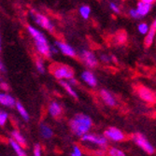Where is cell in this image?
<instances>
[{"label":"cell","mask_w":156,"mask_h":156,"mask_svg":"<svg viewBox=\"0 0 156 156\" xmlns=\"http://www.w3.org/2000/svg\"><path fill=\"white\" fill-rule=\"evenodd\" d=\"M16 108H17V110L20 113V115L22 116V118L24 121H29V114H28V112L26 111L24 107L20 102H16Z\"/></svg>","instance_id":"obj_22"},{"label":"cell","mask_w":156,"mask_h":156,"mask_svg":"<svg viewBox=\"0 0 156 156\" xmlns=\"http://www.w3.org/2000/svg\"><path fill=\"white\" fill-rule=\"evenodd\" d=\"M136 92L137 95L142 99L143 101L149 104L156 103V94L151 89L143 86V85H139V86L136 88Z\"/></svg>","instance_id":"obj_7"},{"label":"cell","mask_w":156,"mask_h":156,"mask_svg":"<svg viewBox=\"0 0 156 156\" xmlns=\"http://www.w3.org/2000/svg\"><path fill=\"white\" fill-rule=\"evenodd\" d=\"M129 15L132 17V18H134V19H136V20H140L141 17L139 14H138V12H137V10L136 9H130L129 10Z\"/></svg>","instance_id":"obj_30"},{"label":"cell","mask_w":156,"mask_h":156,"mask_svg":"<svg viewBox=\"0 0 156 156\" xmlns=\"http://www.w3.org/2000/svg\"><path fill=\"white\" fill-rule=\"evenodd\" d=\"M51 51H52L53 53H57V52H58V50L56 49V48H54L53 46H51Z\"/></svg>","instance_id":"obj_38"},{"label":"cell","mask_w":156,"mask_h":156,"mask_svg":"<svg viewBox=\"0 0 156 156\" xmlns=\"http://www.w3.org/2000/svg\"><path fill=\"white\" fill-rule=\"evenodd\" d=\"M0 51H1V37H0Z\"/></svg>","instance_id":"obj_40"},{"label":"cell","mask_w":156,"mask_h":156,"mask_svg":"<svg viewBox=\"0 0 156 156\" xmlns=\"http://www.w3.org/2000/svg\"><path fill=\"white\" fill-rule=\"evenodd\" d=\"M100 60L105 63V64H108L111 62V55H108V54H101L100 55Z\"/></svg>","instance_id":"obj_31"},{"label":"cell","mask_w":156,"mask_h":156,"mask_svg":"<svg viewBox=\"0 0 156 156\" xmlns=\"http://www.w3.org/2000/svg\"><path fill=\"white\" fill-rule=\"evenodd\" d=\"M80 57L81 62L86 66L90 69H94L98 66V60L94 52L87 51V50H82L80 52Z\"/></svg>","instance_id":"obj_5"},{"label":"cell","mask_w":156,"mask_h":156,"mask_svg":"<svg viewBox=\"0 0 156 156\" xmlns=\"http://www.w3.org/2000/svg\"><path fill=\"white\" fill-rule=\"evenodd\" d=\"M35 44H36V48H37V51L40 54H42L47 58L51 57V48L49 46V43H42V42L35 41Z\"/></svg>","instance_id":"obj_14"},{"label":"cell","mask_w":156,"mask_h":156,"mask_svg":"<svg viewBox=\"0 0 156 156\" xmlns=\"http://www.w3.org/2000/svg\"><path fill=\"white\" fill-rule=\"evenodd\" d=\"M139 1H142V2H145V3H149V4H153L156 0H139Z\"/></svg>","instance_id":"obj_36"},{"label":"cell","mask_w":156,"mask_h":156,"mask_svg":"<svg viewBox=\"0 0 156 156\" xmlns=\"http://www.w3.org/2000/svg\"><path fill=\"white\" fill-rule=\"evenodd\" d=\"M34 156H41V146L39 144H37L34 147Z\"/></svg>","instance_id":"obj_33"},{"label":"cell","mask_w":156,"mask_h":156,"mask_svg":"<svg viewBox=\"0 0 156 156\" xmlns=\"http://www.w3.org/2000/svg\"><path fill=\"white\" fill-rule=\"evenodd\" d=\"M109 8L111 9V10H112L113 12L116 13V14H119V13L121 12V10H120L119 7H118L115 3H113V2H111V3L109 4Z\"/></svg>","instance_id":"obj_32"},{"label":"cell","mask_w":156,"mask_h":156,"mask_svg":"<svg viewBox=\"0 0 156 156\" xmlns=\"http://www.w3.org/2000/svg\"><path fill=\"white\" fill-rule=\"evenodd\" d=\"M116 40H117V43H119V44H124L127 40V35L123 31L120 32L116 36Z\"/></svg>","instance_id":"obj_27"},{"label":"cell","mask_w":156,"mask_h":156,"mask_svg":"<svg viewBox=\"0 0 156 156\" xmlns=\"http://www.w3.org/2000/svg\"><path fill=\"white\" fill-rule=\"evenodd\" d=\"M80 140L82 142H88V143H93L99 148H101L102 150H106L108 148V139L105 136H100V135H96L93 133H87L83 135L80 137Z\"/></svg>","instance_id":"obj_3"},{"label":"cell","mask_w":156,"mask_h":156,"mask_svg":"<svg viewBox=\"0 0 156 156\" xmlns=\"http://www.w3.org/2000/svg\"><path fill=\"white\" fill-rule=\"evenodd\" d=\"M81 79L85 83L89 85L92 88H94L97 86V79L90 70H85V71H83L81 73Z\"/></svg>","instance_id":"obj_11"},{"label":"cell","mask_w":156,"mask_h":156,"mask_svg":"<svg viewBox=\"0 0 156 156\" xmlns=\"http://www.w3.org/2000/svg\"><path fill=\"white\" fill-rule=\"evenodd\" d=\"M137 29H138V32H139L140 34H142V35H147V33H148L149 30H150V27H149V25H148L147 23H141L138 24Z\"/></svg>","instance_id":"obj_26"},{"label":"cell","mask_w":156,"mask_h":156,"mask_svg":"<svg viewBox=\"0 0 156 156\" xmlns=\"http://www.w3.org/2000/svg\"><path fill=\"white\" fill-rule=\"evenodd\" d=\"M132 140L140 148L142 149L148 154H153L155 150L153 146L150 143V141L146 138L144 135L141 133H136L132 135Z\"/></svg>","instance_id":"obj_4"},{"label":"cell","mask_w":156,"mask_h":156,"mask_svg":"<svg viewBox=\"0 0 156 156\" xmlns=\"http://www.w3.org/2000/svg\"><path fill=\"white\" fill-rule=\"evenodd\" d=\"M155 36H156V28L151 26L150 30L147 33V36L145 37V40H144V45H145L146 48H150L152 45Z\"/></svg>","instance_id":"obj_17"},{"label":"cell","mask_w":156,"mask_h":156,"mask_svg":"<svg viewBox=\"0 0 156 156\" xmlns=\"http://www.w3.org/2000/svg\"><path fill=\"white\" fill-rule=\"evenodd\" d=\"M99 94H100V97L103 100V102L110 108H114L117 106V100L115 96L113 95L109 91L106 90V89H101L100 92H99Z\"/></svg>","instance_id":"obj_9"},{"label":"cell","mask_w":156,"mask_h":156,"mask_svg":"<svg viewBox=\"0 0 156 156\" xmlns=\"http://www.w3.org/2000/svg\"><path fill=\"white\" fill-rule=\"evenodd\" d=\"M80 14L84 20H88L91 14V8L87 5H83L80 8Z\"/></svg>","instance_id":"obj_23"},{"label":"cell","mask_w":156,"mask_h":156,"mask_svg":"<svg viewBox=\"0 0 156 156\" xmlns=\"http://www.w3.org/2000/svg\"><path fill=\"white\" fill-rule=\"evenodd\" d=\"M39 129H40V134H41V136H43L44 138L50 139V138L52 137V136H53V131L51 130V127H50L48 124H46V123H41Z\"/></svg>","instance_id":"obj_19"},{"label":"cell","mask_w":156,"mask_h":156,"mask_svg":"<svg viewBox=\"0 0 156 156\" xmlns=\"http://www.w3.org/2000/svg\"><path fill=\"white\" fill-rule=\"evenodd\" d=\"M0 88H1L2 90H5V91L9 90V86H8V84L6 82H2L1 84H0Z\"/></svg>","instance_id":"obj_35"},{"label":"cell","mask_w":156,"mask_h":156,"mask_svg":"<svg viewBox=\"0 0 156 156\" xmlns=\"http://www.w3.org/2000/svg\"><path fill=\"white\" fill-rule=\"evenodd\" d=\"M55 45L57 46L60 51L66 56H69V57H77V52L76 51L66 43H65V42L63 41H55Z\"/></svg>","instance_id":"obj_10"},{"label":"cell","mask_w":156,"mask_h":156,"mask_svg":"<svg viewBox=\"0 0 156 156\" xmlns=\"http://www.w3.org/2000/svg\"><path fill=\"white\" fill-rule=\"evenodd\" d=\"M71 156H82V151L79 146H77V145L73 146V151L71 152Z\"/></svg>","instance_id":"obj_29"},{"label":"cell","mask_w":156,"mask_h":156,"mask_svg":"<svg viewBox=\"0 0 156 156\" xmlns=\"http://www.w3.org/2000/svg\"><path fill=\"white\" fill-rule=\"evenodd\" d=\"M0 71H2V72H5V71H6L5 66H4V65L2 64L1 61H0Z\"/></svg>","instance_id":"obj_37"},{"label":"cell","mask_w":156,"mask_h":156,"mask_svg":"<svg viewBox=\"0 0 156 156\" xmlns=\"http://www.w3.org/2000/svg\"><path fill=\"white\" fill-rule=\"evenodd\" d=\"M49 113L52 118L58 119L63 114V108L58 102L51 101L49 105Z\"/></svg>","instance_id":"obj_12"},{"label":"cell","mask_w":156,"mask_h":156,"mask_svg":"<svg viewBox=\"0 0 156 156\" xmlns=\"http://www.w3.org/2000/svg\"><path fill=\"white\" fill-rule=\"evenodd\" d=\"M36 66H37V71L39 73L43 74L45 72L44 64H43V61L41 60V58H39V57L36 58Z\"/></svg>","instance_id":"obj_25"},{"label":"cell","mask_w":156,"mask_h":156,"mask_svg":"<svg viewBox=\"0 0 156 156\" xmlns=\"http://www.w3.org/2000/svg\"><path fill=\"white\" fill-rule=\"evenodd\" d=\"M69 127L75 136L81 137L83 135L89 133L92 129L93 120L86 114L78 113L69 121Z\"/></svg>","instance_id":"obj_1"},{"label":"cell","mask_w":156,"mask_h":156,"mask_svg":"<svg viewBox=\"0 0 156 156\" xmlns=\"http://www.w3.org/2000/svg\"><path fill=\"white\" fill-rule=\"evenodd\" d=\"M104 136L111 141H114V142H122L126 139V135L120 129H118L117 127L114 126H110L108 129L105 130Z\"/></svg>","instance_id":"obj_6"},{"label":"cell","mask_w":156,"mask_h":156,"mask_svg":"<svg viewBox=\"0 0 156 156\" xmlns=\"http://www.w3.org/2000/svg\"><path fill=\"white\" fill-rule=\"evenodd\" d=\"M151 9H152V4L145 3V2H142V1H138L136 9L137 10L139 15L143 18L151 10Z\"/></svg>","instance_id":"obj_15"},{"label":"cell","mask_w":156,"mask_h":156,"mask_svg":"<svg viewBox=\"0 0 156 156\" xmlns=\"http://www.w3.org/2000/svg\"><path fill=\"white\" fill-rule=\"evenodd\" d=\"M0 104L5 107H8V108L16 107L15 99L7 94H0Z\"/></svg>","instance_id":"obj_16"},{"label":"cell","mask_w":156,"mask_h":156,"mask_svg":"<svg viewBox=\"0 0 156 156\" xmlns=\"http://www.w3.org/2000/svg\"><path fill=\"white\" fill-rule=\"evenodd\" d=\"M107 153H108V156H126L125 153L122 151H121L120 149L115 148V147H110V148H108Z\"/></svg>","instance_id":"obj_24"},{"label":"cell","mask_w":156,"mask_h":156,"mask_svg":"<svg viewBox=\"0 0 156 156\" xmlns=\"http://www.w3.org/2000/svg\"><path fill=\"white\" fill-rule=\"evenodd\" d=\"M9 141V144H10L11 148L16 152L17 156H27L26 152L23 150V147H22L19 143H17L13 138H10Z\"/></svg>","instance_id":"obj_18"},{"label":"cell","mask_w":156,"mask_h":156,"mask_svg":"<svg viewBox=\"0 0 156 156\" xmlns=\"http://www.w3.org/2000/svg\"><path fill=\"white\" fill-rule=\"evenodd\" d=\"M151 26H152V27H154V28H156V19H155V20L153 21V23H152Z\"/></svg>","instance_id":"obj_39"},{"label":"cell","mask_w":156,"mask_h":156,"mask_svg":"<svg viewBox=\"0 0 156 156\" xmlns=\"http://www.w3.org/2000/svg\"><path fill=\"white\" fill-rule=\"evenodd\" d=\"M49 69L50 72L54 76V78L59 80L74 78V70L66 65L55 63L51 65Z\"/></svg>","instance_id":"obj_2"},{"label":"cell","mask_w":156,"mask_h":156,"mask_svg":"<svg viewBox=\"0 0 156 156\" xmlns=\"http://www.w3.org/2000/svg\"><path fill=\"white\" fill-rule=\"evenodd\" d=\"M27 30L29 32V34L33 37V38L35 39V41L37 42H42V43H48V41L45 37V36L42 34L41 32H39L38 30H37L36 28H34L31 25L27 26Z\"/></svg>","instance_id":"obj_13"},{"label":"cell","mask_w":156,"mask_h":156,"mask_svg":"<svg viewBox=\"0 0 156 156\" xmlns=\"http://www.w3.org/2000/svg\"><path fill=\"white\" fill-rule=\"evenodd\" d=\"M11 136H12V138L16 141L17 143H19L22 147H25L26 146V140L25 138L23 136V135L17 131V130H14L11 132Z\"/></svg>","instance_id":"obj_21"},{"label":"cell","mask_w":156,"mask_h":156,"mask_svg":"<svg viewBox=\"0 0 156 156\" xmlns=\"http://www.w3.org/2000/svg\"><path fill=\"white\" fill-rule=\"evenodd\" d=\"M67 80H68V83L70 85H77L78 84V80L76 79H74V78H71V79Z\"/></svg>","instance_id":"obj_34"},{"label":"cell","mask_w":156,"mask_h":156,"mask_svg":"<svg viewBox=\"0 0 156 156\" xmlns=\"http://www.w3.org/2000/svg\"><path fill=\"white\" fill-rule=\"evenodd\" d=\"M59 82H60V84H61V86L68 93V94L69 95H71L73 98H75V99H78V94L76 93V91L72 88V86L70 85L69 83H68V81H66V80H59Z\"/></svg>","instance_id":"obj_20"},{"label":"cell","mask_w":156,"mask_h":156,"mask_svg":"<svg viewBox=\"0 0 156 156\" xmlns=\"http://www.w3.org/2000/svg\"><path fill=\"white\" fill-rule=\"evenodd\" d=\"M8 113L3 111V110H0V126H4L8 121Z\"/></svg>","instance_id":"obj_28"},{"label":"cell","mask_w":156,"mask_h":156,"mask_svg":"<svg viewBox=\"0 0 156 156\" xmlns=\"http://www.w3.org/2000/svg\"><path fill=\"white\" fill-rule=\"evenodd\" d=\"M31 16L38 25L45 28V29L48 30L50 33L54 34V26L46 16L42 15V14H40V13H37L34 10L31 11Z\"/></svg>","instance_id":"obj_8"}]
</instances>
